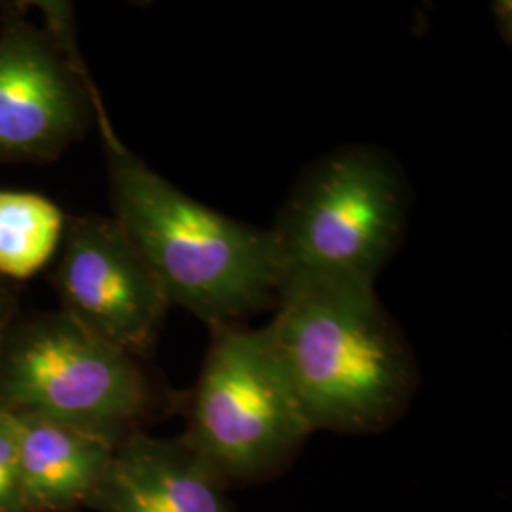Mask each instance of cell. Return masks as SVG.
Wrapping results in <instances>:
<instances>
[{
  "mask_svg": "<svg viewBox=\"0 0 512 512\" xmlns=\"http://www.w3.org/2000/svg\"><path fill=\"white\" fill-rule=\"evenodd\" d=\"M46 25L6 6L0 23V162H48L80 139L101 107L67 4H42Z\"/></svg>",
  "mask_w": 512,
  "mask_h": 512,
  "instance_id": "obj_6",
  "label": "cell"
},
{
  "mask_svg": "<svg viewBox=\"0 0 512 512\" xmlns=\"http://www.w3.org/2000/svg\"><path fill=\"white\" fill-rule=\"evenodd\" d=\"M65 213L42 194L0 190V277L23 281L37 275L59 249Z\"/></svg>",
  "mask_w": 512,
  "mask_h": 512,
  "instance_id": "obj_10",
  "label": "cell"
},
{
  "mask_svg": "<svg viewBox=\"0 0 512 512\" xmlns=\"http://www.w3.org/2000/svg\"><path fill=\"white\" fill-rule=\"evenodd\" d=\"M86 509L95 512H236L228 488L181 437L147 431L122 440Z\"/></svg>",
  "mask_w": 512,
  "mask_h": 512,
  "instance_id": "obj_8",
  "label": "cell"
},
{
  "mask_svg": "<svg viewBox=\"0 0 512 512\" xmlns=\"http://www.w3.org/2000/svg\"><path fill=\"white\" fill-rule=\"evenodd\" d=\"M61 313L112 348L147 359L169 302L114 217L67 219L54 272Z\"/></svg>",
  "mask_w": 512,
  "mask_h": 512,
  "instance_id": "obj_7",
  "label": "cell"
},
{
  "mask_svg": "<svg viewBox=\"0 0 512 512\" xmlns=\"http://www.w3.org/2000/svg\"><path fill=\"white\" fill-rule=\"evenodd\" d=\"M65 313L14 321L0 344V408L67 423L120 444L177 412L181 393Z\"/></svg>",
  "mask_w": 512,
  "mask_h": 512,
  "instance_id": "obj_3",
  "label": "cell"
},
{
  "mask_svg": "<svg viewBox=\"0 0 512 512\" xmlns=\"http://www.w3.org/2000/svg\"><path fill=\"white\" fill-rule=\"evenodd\" d=\"M16 310H18V298L14 293V287L0 277V344L6 336L12 323L16 321Z\"/></svg>",
  "mask_w": 512,
  "mask_h": 512,
  "instance_id": "obj_12",
  "label": "cell"
},
{
  "mask_svg": "<svg viewBox=\"0 0 512 512\" xmlns=\"http://www.w3.org/2000/svg\"><path fill=\"white\" fill-rule=\"evenodd\" d=\"M18 439V414L0 408V512H25Z\"/></svg>",
  "mask_w": 512,
  "mask_h": 512,
  "instance_id": "obj_11",
  "label": "cell"
},
{
  "mask_svg": "<svg viewBox=\"0 0 512 512\" xmlns=\"http://www.w3.org/2000/svg\"><path fill=\"white\" fill-rule=\"evenodd\" d=\"M16 414L25 512L86 509L116 444L38 414Z\"/></svg>",
  "mask_w": 512,
  "mask_h": 512,
  "instance_id": "obj_9",
  "label": "cell"
},
{
  "mask_svg": "<svg viewBox=\"0 0 512 512\" xmlns=\"http://www.w3.org/2000/svg\"><path fill=\"white\" fill-rule=\"evenodd\" d=\"M410 188L382 148H336L308 167L270 228L293 274L344 275L374 283L401 247Z\"/></svg>",
  "mask_w": 512,
  "mask_h": 512,
  "instance_id": "obj_5",
  "label": "cell"
},
{
  "mask_svg": "<svg viewBox=\"0 0 512 512\" xmlns=\"http://www.w3.org/2000/svg\"><path fill=\"white\" fill-rule=\"evenodd\" d=\"M95 116L105 139L114 219L156 275L167 302L194 313L209 329L239 325L274 308L285 270L270 228L192 200L118 141L105 109Z\"/></svg>",
  "mask_w": 512,
  "mask_h": 512,
  "instance_id": "obj_2",
  "label": "cell"
},
{
  "mask_svg": "<svg viewBox=\"0 0 512 512\" xmlns=\"http://www.w3.org/2000/svg\"><path fill=\"white\" fill-rule=\"evenodd\" d=\"M209 330L200 376L181 393V439L228 490L270 482L298 458L310 423L264 327Z\"/></svg>",
  "mask_w": 512,
  "mask_h": 512,
  "instance_id": "obj_4",
  "label": "cell"
},
{
  "mask_svg": "<svg viewBox=\"0 0 512 512\" xmlns=\"http://www.w3.org/2000/svg\"><path fill=\"white\" fill-rule=\"evenodd\" d=\"M264 330L313 433H382L414 401L418 361L374 283L289 275Z\"/></svg>",
  "mask_w": 512,
  "mask_h": 512,
  "instance_id": "obj_1",
  "label": "cell"
}]
</instances>
